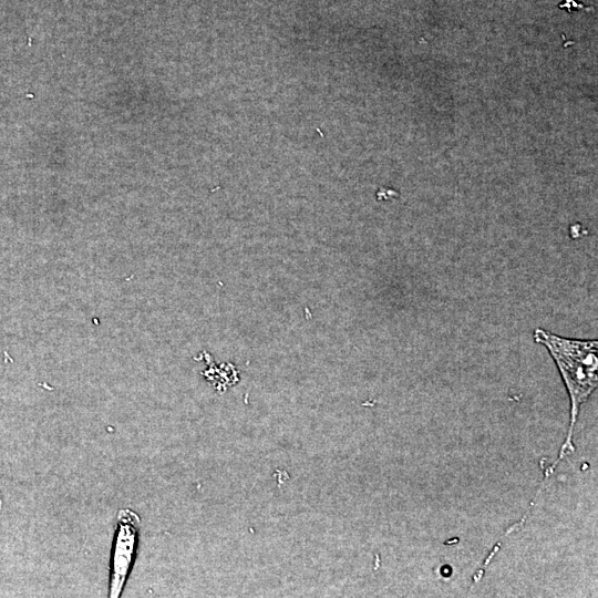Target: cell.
I'll list each match as a JSON object with an SVG mask.
<instances>
[{
    "label": "cell",
    "mask_w": 598,
    "mask_h": 598,
    "mask_svg": "<svg viewBox=\"0 0 598 598\" xmlns=\"http://www.w3.org/2000/svg\"><path fill=\"white\" fill-rule=\"evenodd\" d=\"M535 342L543 344L554 359L570 399V426L556 464L573 445L574 427L582 404L590 398L598 384V341L560 337L543 328L534 330Z\"/></svg>",
    "instance_id": "1"
},
{
    "label": "cell",
    "mask_w": 598,
    "mask_h": 598,
    "mask_svg": "<svg viewBox=\"0 0 598 598\" xmlns=\"http://www.w3.org/2000/svg\"><path fill=\"white\" fill-rule=\"evenodd\" d=\"M140 517L132 509L124 508L117 513L114 536L109 597L121 596L126 582L136 551Z\"/></svg>",
    "instance_id": "2"
},
{
    "label": "cell",
    "mask_w": 598,
    "mask_h": 598,
    "mask_svg": "<svg viewBox=\"0 0 598 598\" xmlns=\"http://www.w3.org/2000/svg\"><path fill=\"white\" fill-rule=\"evenodd\" d=\"M559 9H565L568 13H573L578 10H591L592 8L577 0H563L557 4Z\"/></svg>",
    "instance_id": "3"
},
{
    "label": "cell",
    "mask_w": 598,
    "mask_h": 598,
    "mask_svg": "<svg viewBox=\"0 0 598 598\" xmlns=\"http://www.w3.org/2000/svg\"><path fill=\"white\" fill-rule=\"evenodd\" d=\"M1 508H2V498H1V494H0V512H1Z\"/></svg>",
    "instance_id": "4"
}]
</instances>
